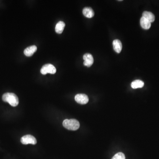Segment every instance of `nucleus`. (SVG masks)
Returning <instances> with one entry per match:
<instances>
[{"label": "nucleus", "mask_w": 159, "mask_h": 159, "mask_svg": "<svg viewBox=\"0 0 159 159\" xmlns=\"http://www.w3.org/2000/svg\"><path fill=\"white\" fill-rule=\"evenodd\" d=\"M65 26V23L64 22L62 21L59 22L55 26V31L56 33L58 34H61L62 33Z\"/></svg>", "instance_id": "f8f14e48"}, {"label": "nucleus", "mask_w": 159, "mask_h": 159, "mask_svg": "<svg viewBox=\"0 0 159 159\" xmlns=\"http://www.w3.org/2000/svg\"><path fill=\"white\" fill-rule=\"evenodd\" d=\"M142 17L145 18L147 19L150 22L152 23L154 21L155 17L154 14L152 12L145 11L142 14Z\"/></svg>", "instance_id": "9b49d317"}, {"label": "nucleus", "mask_w": 159, "mask_h": 159, "mask_svg": "<svg viewBox=\"0 0 159 159\" xmlns=\"http://www.w3.org/2000/svg\"><path fill=\"white\" fill-rule=\"evenodd\" d=\"M40 72L43 75H46L47 74H55L56 72V68L53 65L47 64L43 66Z\"/></svg>", "instance_id": "7ed1b4c3"}, {"label": "nucleus", "mask_w": 159, "mask_h": 159, "mask_svg": "<svg viewBox=\"0 0 159 159\" xmlns=\"http://www.w3.org/2000/svg\"><path fill=\"white\" fill-rule=\"evenodd\" d=\"M75 100L78 103L81 104H85L88 103L89 99L84 94H78L76 95Z\"/></svg>", "instance_id": "39448f33"}, {"label": "nucleus", "mask_w": 159, "mask_h": 159, "mask_svg": "<svg viewBox=\"0 0 159 159\" xmlns=\"http://www.w3.org/2000/svg\"><path fill=\"white\" fill-rule=\"evenodd\" d=\"M37 46H31L24 49V55L27 57H31L37 51Z\"/></svg>", "instance_id": "0eeeda50"}, {"label": "nucleus", "mask_w": 159, "mask_h": 159, "mask_svg": "<svg viewBox=\"0 0 159 159\" xmlns=\"http://www.w3.org/2000/svg\"><path fill=\"white\" fill-rule=\"evenodd\" d=\"M63 126L68 130H76L80 127V123L75 119L65 120L63 122Z\"/></svg>", "instance_id": "f03ea898"}, {"label": "nucleus", "mask_w": 159, "mask_h": 159, "mask_svg": "<svg viewBox=\"0 0 159 159\" xmlns=\"http://www.w3.org/2000/svg\"><path fill=\"white\" fill-rule=\"evenodd\" d=\"M21 142L24 145H36L37 140L36 138L31 135H26L22 137L21 140Z\"/></svg>", "instance_id": "20e7f679"}, {"label": "nucleus", "mask_w": 159, "mask_h": 159, "mask_svg": "<svg viewBox=\"0 0 159 159\" xmlns=\"http://www.w3.org/2000/svg\"><path fill=\"white\" fill-rule=\"evenodd\" d=\"M83 14L85 17L91 18L94 17L95 15L94 11L90 7H86L83 10Z\"/></svg>", "instance_id": "1a4fd4ad"}, {"label": "nucleus", "mask_w": 159, "mask_h": 159, "mask_svg": "<svg viewBox=\"0 0 159 159\" xmlns=\"http://www.w3.org/2000/svg\"><path fill=\"white\" fill-rule=\"evenodd\" d=\"M140 24L141 27L145 30H148L151 27V23L143 17L141 18Z\"/></svg>", "instance_id": "9d476101"}, {"label": "nucleus", "mask_w": 159, "mask_h": 159, "mask_svg": "<svg viewBox=\"0 0 159 159\" xmlns=\"http://www.w3.org/2000/svg\"><path fill=\"white\" fill-rule=\"evenodd\" d=\"M3 100L8 102L12 107H16L19 104V99L17 96L13 93H5L3 95Z\"/></svg>", "instance_id": "f257e3e1"}, {"label": "nucleus", "mask_w": 159, "mask_h": 159, "mask_svg": "<svg viewBox=\"0 0 159 159\" xmlns=\"http://www.w3.org/2000/svg\"><path fill=\"white\" fill-rule=\"evenodd\" d=\"M111 159H126L125 156L122 153H118L116 154Z\"/></svg>", "instance_id": "4468645a"}, {"label": "nucleus", "mask_w": 159, "mask_h": 159, "mask_svg": "<svg viewBox=\"0 0 159 159\" xmlns=\"http://www.w3.org/2000/svg\"><path fill=\"white\" fill-rule=\"evenodd\" d=\"M83 59L84 61V65L86 66L89 67L92 66L94 62V59L93 56L90 54H86L84 55Z\"/></svg>", "instance_id": "423d86ee"}, {"label": "nucleus", "mask_w": 159, "mask_h": 159, "mask_svg": "<svg viewBox=\"0 0 159 159\" xmlns=\"http://www.w3.org/2000/svg\"><path fill=\"white\" fill-rule=\"evenodd\" d=\"M144 85V83L143 81L140 80H135L132 82L131 83V87L134 89L138 88H142Z\"/></svg>", "instance_id": "ddd939ff"}, {"label": "nucleus", "mask_w": 159, "mask_h": 159, "mask_svg": "<svg viewBox=\"0 0 159 159\" xmlns=\"http://www.w3.org/2000/svg\"><path fill=\"white\" fill-rule=\"evenodd\" d=\"M113 48L117 53H120L122 49V44L121 42L118 40H116L113 42Z\"/></svg>", "instance_id": "6e6552de"}]
</instances>
